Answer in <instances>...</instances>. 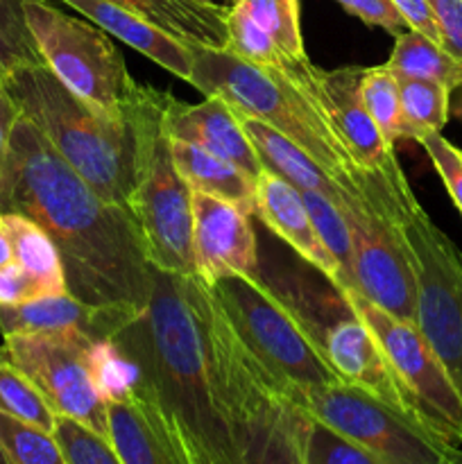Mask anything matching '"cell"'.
I'll use <instances>...</instances> for the list:
<instances>
[{
  "label": "cell",
  "mask_w": 462,
  "mask_h": 464,
  "mask_svg": "<svg viewBox=\"0 0 462 464\" xmlns=\"http://www.w3.org/2000/svg\"><path fill=\"white\" fill-rule=\"evenodd\" d=\"M0 213L27 218L53 238L72 297L134 313L148 306L152 266L130 208L100 198L23 113L0 170Z\"/></svg>",
  "instance_id": "1"
},
{
  "label": "cell",
  "mask_w": 462,
  "mask_h": 464,
  "mask_svg": "<svg viewBox=\"0 0 462 464\" xmlns=\"http://www.w3.org/2000/svg\"><path fill=\"white\" fill-rule=\"evenodd\" d=\"M113 343L175 420L197 464H243L217 390L197 304V275L152 267L149 302Z\"/></svg>",
  "instance_id": "2"
},
{
  "label": "cell",
  "mask_w": 462,
  "mask_h": 464,
  "mask_svg": "<svg viewBox=\"0 0 462 464\" xmlns=\"http://www.w3.org/2000/svg\"><path fill=\"white\" fill-rule=\"evenodd\" d=\"M3 77L23 116L43 131L68 166L100 198L127 208L139 163L134 118L102 116L68 91L48 66L16 68Z\"/></svg>",
  "instance_id": "3"
},
{
  "label": "cell",
  "mask_w": 462,
  "mask_h": 464,
  "mask_svg": "<svg viewBox=\"0 0 462 464\" xmlns=\"http://www.w3.org/2000/svg\"><path fill=\"white\" fill-rule=\"evenodd\" d=\"M190 84L204 98L225 100L238 116L254 118L284 134L344 190L358 193L353 179L362 170L351 161L315 98L281 68L256 66L229 50L193 45Z\"/></svg>",
  "instance_id": "4"
},
{
  "label": "cell",
  "mask_w": 462,
  "mask_h": 464,
  "mask_svg": "<svg viewBox=\"0 0 462 464\" xmlns=\"http://www.w3.org/2000/svg\"><path fill=\"white\" fill-rule=\"evenodd\" d=\"M166 95V91L145 86L134 107L139 163L127 208L139 227L149 266L170 275L195 276L193 193L177 172L170 143L161 130Z\"/></svg>",
  "instance_id": "5"
},
{
  "label": "cell",
  "mask_w": 462,
  "mask_h": 464,
  "mask_svg": "<svg viewBox=\"0 0 462 464\" xmlns=\"http://www.w3.org/2000/svg\"><path fill=\"white\" fill-rule=\"evenodd\" d=\"M401 166L358 172V193L344 190L338 208L351 234L353 284L365 299L403 322L417 320V279L394 213V195L406 184Z\"/></svg>",
  "instance_id": "6"
},
{
  "label": "cell",
  "mask_w": 462,
  "mask_h": 464,
  "mask_svg": "<svg viewBox=\"0 0 462 464\" xmlns=\"http://www.w3.org/2000/svg\"><path fill=\"white\" fill-rule=\"evenodd\" d=\"M208 288L249 352L302 406L313 388L338 383L302 317L261 276H222Z\"/></svg>",
  "instance_id": "7"
},
{
  "label": "cell",
  "mask_w": 462,
  "mask_h": 464,
  "mask_svg": "<svg viewBox=\"0 0 462 464\" xmlns=\"http://www.w3.org/2000/svg\"><path fill=\"white\" fill-rule=\"evenodd\" d=\"M23 12L50 72L102 116L130 121L145 86L130 75L107 32L48 0H25Z\"/></svg>",
  "instance_id": "8"
},
{
  "label": "cell",
  "mask_w": 462,
  "mask_h": 464,
  "mask_svg": "<svg viewBox=\"0 0 462 464\" xmlns=\"http://www.w3.org/2000/svg\"><path fill=\"white\" fill-rule=\"evenodd\" d=\"M394 213L417 279L415 324L462 394V252L430 220L408 181L394 195Z\"/></svg>",
  "instance_id": "9"
},
{
  "label": "cell",
  "mask_w": 462,
  "mask_h": 464,
  "mask_svg": "<svg viewBox=\"0 0 462 464\" xmlns=\"http://www.w3.org/2000/svg\"><path fill=\"white\" fill-rule=\"evenodd\" d=\"M379 340L406 411L448 447L462 444V394L415 322L374 306L358 290H340Z\"/></svg>",
  "instance_id": "10"
},
{
  "label": "cell",
  "mask_w": 462,
  "mask_h": 464,
  "mask_svg": "<svg viewBox=\"0 0 462 464\" xmlns=\"http://www.w3.org/2000/svg\"><path fill=\"white\" fill-rule=\"evenodd\" d=\"M303 408L380 464H456L460 458L456 447L435 438L415 417L342 381L313 388Z\"/></svg>",
  "instance_id": "11"
},
{
  "label": "cell",
  "mask_w": 462,
  "mask_h": 464,
  "mask_svg": "<svg viewBox=\"0 0 462 464\" xmlns=\"http://www.w3.org/2000/svg\"><path fill=\"white\" fill-rule=\"evenodd\" d=\"M3 338L0 358L36 385L54 415L71 417L107 438V403L95 390L86 365V349L98 338L82 331L12 334Z\"/></svg>",
  "instance_id": "12"
},
{
  "label": "cell",
  "mask_w": 462,
  "mask_h": 464,
  "mask_svg": "<svg viewBox=\"0 0 462 464\" xmlns=\"http://www.w3.org/2000/svg\"><path fill=\"white\" fill-rule=\"evenodd\" d=\"M293 311L302 317L324 361L342 383L367 390L380 401L408 412L379 340L338 288L326 297V311L306 313L297 306Z\"/></svg>",
  "instance_id": "13"
},
{
  "label": "cell",
  "mask_w": 462,
  "mask_h": 464,
  "mask_svg": "<svg viewBox=\"0 0 462 464\" xmlns=\"http://www.w3.org/2000/svg\"><path fill=\"white\" fill-rule=\"evenodd\" d=\"M281 71L315 98L338 139L342 140L347 154L361 170L388 172L399 166L394 145L385 140L383 131L362 104V68L347 66L322 71L311 63V59H303L285 62Z\"/></svg>",
  "instance_id": "14"
},
{
  "label": "cell",
  "mask_w": 462,
  "mask_h": 464,
  "mask_svg": "<svg viewBox=\"0 0 462 464\" xmlns=\"http://www.w3.org/2000/svg\"><path fill=\"white\" fill-rule=\"evenodd\" d=\"M190 202L197 276L208 285L231 275L258 279L256 234L249 222V213L204 193H193Z\"/></svg>",
  "instance_id": "15"
},
{
  "label": "cell",
  "mask_w": 462,
  "mask_h": 464,
  "mask_svg": "<svg viewBox=\"0 0 462 464\" xmlns=\"http://www.w3.org/2000/svg\"><path fill=\"white\" fill-rule=\"evenodd\" d=\"M109 442L122 464H197L179 426L148 388L107 403Z\"/></svg>",
  "instance_id": "16"
},
{
  "label": "cell",
  "mask_w": 462,
  "mask_h": 464,
  "mask_svg": "<svg viewBox=\"0 0 462 464\" xmlns=\"http://www.w3.org/2000/svg\"><path fill=\"white\" fill-rule=\"evenodd\" d=\"M161 130L168 139L199 145L226 159L240 168L254 184L265 170L245 134L238 113L220 98H207L202 104H186L168 93L163 102Z\"/></svg>",
  "instance_id": "17"
},
{
  "label": "cell",
  "mask_w": 462,
  "mask_h": 464,
  "mask_svg": "<svg viewBox=\"0 0 462 464\" xmlns=\"http://www.w3.org/2000/svg\"><path fill=\"white\" fill-rule=\"evenodd\" d=\"M254 216L288 243L299 256L311 263L320 275L326 276L333 288H342V272L338 263L331 256L329 249L322 243L320 234L315 231L308 208L303 204L302 193L288 181L270 170H263L256 179V207Z\"/></svg>",
  "instance_id": "18"
},
{
  "label": "cell",
  "mask_w": 462,
  "mask_h": 464,
  "mask_svg": "<svg viewBox=\"0 0 462 464\" xmlns=\"http://www.w3.org/2000/svg\"><path fill=\"white\" fill-rule=\"evenodd\" d=\"M139 313L125 308L89 306L71 293L27 299L18 306H0V334H59L82 331L93 338H113Z\"/></svg>",
  "instance_id": "19"
},
{
  "label": "cell",
  "mask_w": 462,
  "mask_h": 464,
  "mask_svg": "<svg viewBox=\"0 0 462 464\" xmlns=\"http://www.w3.org/2000/svg\"><path fill=\"white\" fill-rule=\"evenodd\" d=\"M62 3L80 12L86 21L98 25L100 30L118 36L122 44L134 48L136 53L145 54L154 63L166 68L168 72L190 84V80H193V45L166 34L145 18L136 16L130 9L109 3V0H62Z\"/></svg>",
  "instance_id": "20"
},
{
  "label": "cell",
  "mask_w": 462,
  "mask_h": 464,
  "mask_svg": "<svg viewBox=\"0 0 462 464\" xmlns=\"http://www.w3.org/2000/svg\"><path fill=\"white\" fill-rule=\"evenodd\" d=\"M188 45L226 50V12L213 0H109Z\"/></svg>",
  "instance_id": "21"
},
{
  "label": "cell",
  "mask_w": 462,
  "mask_h": 464,
  "mask_svg": "<svg viewBox=\"0 0 462 464\" xmlns=\"http://www.w3.org/2000/svg\"><path fill=\"white\" fill-rule=\"evenodd\" d=\"M168 143H170L172 163L190 193L213 195V198L236 204L245 213L254 216L256 184L240 168L199 145L177 139H168Z\"/></svg>",
  "instance_id": "22"
},
{
  "label": "cell",
  "mask_w": 462,
  "mask_h": 464,
  "mask_svg": "<svg viewBox=\"0 0 462 464\" xmlns=\"http://www.w3.org/2000/svg\"><path fill=\"white\" fill-rule=\"evenodd\" d=\"M238 118L243 122V130L247 134L249 143L254 145L265 170L279 175L281 179L294 186L299 193H320L324 198L333 199L335 204L340 202V198L344 193L342 186L324 168L317 166L299 145H294L284 134L274 131L272 127L263 125V122L254 121V118Z\"/></svg>",
  "instance_id": "23"
},
{
  "label": "cell",
  "mask_w": 462,
  "mask_h": 464,
  "mask_svg": "<svg viewBox=\"0 0 462 464\" xmlns=\"http://www.w3.org/2000/svg\"><path fill=\"white\" fill-rule=\"evenodd\" d=\"M14 247V261L32 281L34 297L68 293L63 263L57 245L36 222L16 213H3Z\"/></svg>",
  "instance_id": "24"
},
{
  "label": "cell",
  "mask_w": 462,
  "mask_h": 464,
  "mask_svg": "<svg viewBox=\"0 0 462 464\" xmlns=\"http://www.w3.org/2000/svg\"><path fill=\"white\" fill-rule=\"evenodd\" d=\"M388 66L397 77L439 82L451 91L462 82V62H457L433 39L415 30H406L394 36Z\"/></svg>",
  "instance_id": "25"
},
{
  "label": "cell",
  "mask_w": 462,
  "mask_h": 464,
  "mask_svg": "<svg viewBox=\"0 0 462 464\" xmlns=\"http://www.w3.org/2000/svg\"><path fill=\"white\" fill-rule=\"evenodd\" d=\"M399 98L406 139L417 143L424 136L442 131L451 116V89L439 82L399 77Z\"/></svg>",
  "instance_id": "26"
},
{
  "label": "cell",
  "mask_w": 462,
  "mask_h": 464,
  "mask_svg": "<svg viewBox=\"0 0 462 464\" xmlns=\"http://www.w3.org/2000/svg\"><path fill=\"white\" fill-rule=\"evenodd\" d=\"M231 5L243 9L274 41L285 62L308 59L299 25V0H234Z\"/></svg>",
  "instance_id": "27"
},
{
  "label": "cell",
  "mask_w": 462,
  "mask_h": 464,
  "mask_svg": "<svg viewBox=\"0 0 462 464\" xmlns=\"http://www.w3.org/2000/svg\"><path fill=\"white\" fill-rule=\"evenodd\" d=\"M86 365H89L91 379L104 403L122 401L140 383V372L136 362L111 338L93 340L89 344Z\"/></svg>",
  "instance_id": "28"
},
{
  "label": "cell",
  "mask_w": 462,
  "mask_h": 464,
  "mask_svg": "<svg viewBox=\"0 0 462 464\" xmlns=\"http://www.w3.org/2000/svg\"><path fill=\"white\" fill-rule=\"evenodd\" d=\"M361 95L362 104H365V109L374 118V122L383 131L385 140L390 145L406 139V127H403L401 116V98H399V77L394 75L388 63L362 68Z\"/></svg>",
  "instance_id": "29"
},
{
  "label": "cell",
  "mask_w": 462,
  "mask_h": 464,
  "mask_svg": "<svg viewBox=\"0 0 462 464\" xmlns=\"http://www.w3.org/2000/svg\"><path fill=\"white\" fill-rule=\"evenodd\" d=\"M0 449L9 464H68L50 430L5 412H0Z\"/></svg>",
  "instance_id": "30"
},
{
  "label": "cell",
  "mask_w": 462,
  "mask_h": 464,
  "mask_svg": "<svg viewBox=\"0 0 462 464\" xmlns=\"http://www.w3.org/2000/svg\"><path fill=\"white\" fill-rule=\"evenodd\" d=\"M302 198L322 243H324V247L329 249V254L335 258L340 272H342L344 285L340 290H356V284H353L351 234H349V225L344 220L342 211H340L333 199L324 198L320 193H302Z\"/></svg>",
  "instance_id": "31"
},
{
  "label": "cell",
  "mask_w": 462,
  "mask_h": 464,
  "mask_svg": "<svg viewBox=\"0 0 462 464\" xmlns=\"http://www.w3.org/2000/svg\"><path fill=\"white\" fill-rule=\"evenodd\" d=\"M0 412L50 430V433H53L54 420H57L36 385L5 358H0Z\"/></svg>",
  "instance_id": "32"
},
{
  "label": "cell",
  "mask_w": 462,
  "mask_h": 464,
  "mask_svg": "<svg viewBox=\"0 0 462 464\" xmlns=\"http://www.w3.org/2000/svg\"><path fill=\"white\" fill-rule=\"evenodd\" d=\"M25 0H0V72L25 66H45L36 41L27 27Z\"/></svg>",
  "instance_id": "33"
},
{
  "label": "cell",
  "mask_w": 462,
  "mask_h": 464,
  "mask_svg": "<svg viewBox=\"0 0 462 464\" xmlns=\"http://www.w3.org/2000/svg\"><path fill=\"white\" fill-rule=\"evenodd\" d=\"M226 50L245 62L265 68H281L285 63V57L279 53L274 41L236 5H231L226 12Z\"/></svg>",
  "instance_id": "34"
},
{
  "label": "cell",
  "mask_w": 462,
  "mask_h": 464,
  "mask_svg": "<svg viewBox=\"0 0 462 464\" xmlns=\"http://www.w3.org/2000/svg\"><path fill=\"white\" fill-rule=\"evenodd\" d=\"M53 435L68 464H122L109 438L86 429L71 417H57Z\"/></svg>",
  "instance_id": "35"
},
{
  "label": "cell",
  "mask_w": 462,
  "mask_h": 464,
  "mask_svg": "<svg viewBox=\"0 0 462 464\" xmlns=\"http://www.w3.org/2000/svg\"><path fill=\"white\" fill-rule=\"evenodd\" d=\"M306 464H380L374 456L311 415L306 426Z\"/></svg>",
  "instance_id": "36"
},
{
  "label": "cell",
  "mask_w": 462,
  "mask_h": 464,
  "mask_svg": "<svg viewBox=\"0 0 462 464\" xmlns=\"http://www.w3.org/2000/svg\"><path fill=\"white\" fill-rule=\"evenodd\" d=\"M421 148L426 150L428 159L433 161L439 179L447 186L453 204L462 213V150L448 143L442 134H428L419 140Z\"/></svg>",
  "instance_id": "37"
},
{
  "label": "cell",
  "mask_w": 462,
  "mask_h": 464,
  "mask_svg": "<svg viewBox=\"0 0 462 464\" xmlns=\"http://www.w3.org/2000/svg\"><path fill=\"white\" fill-rule=\"evenodd\" d=\"M335 3L344 12L351 14V16L361 18L365 25L380 27V30L390 32L392 36L408 30L403 16L397 12V7L390 0H335Z\"/></svg>",
  "instance_id": "38"
},
{
  "label": "cell",
  "mask_w": 462,
  "mask_h": 464,
  "mask_svg": "<svg viewBox=\"0 0 462 464\" xmlns=\"http://www.w3.org/2000/svg\"><path fill=\"white\" fill-rule=\"evenodd\" d=\"M442 36V48L462 62V0H428Z\"/></svg>",
  "instance_id": "39"
},
{
  "label": "cell",
  "mask_w": 462,
  "mask_h": 464,
  "mask_svg": "<svg viewBox=\"0 0 462 464\" xmlns=\"http://www.w3.org/2000/svg\"><path fill=\"white\" fill-rule=\"evenodd\" d=\"M390 3L401 14L408 30L421 32L424 36L433 39L435 44L442 45V36H439V27L435 23L433 12H430L428 0H390Z\"/></svg>",
  "instance_id": "40"
},
{
  "label": "cell",
  "mask_w": 462,
  "mask_h": 464,
  "mask_svg": "<svg viewBox=\"0 0 462 464\" xmlns=\"http://www.w3.org/2000/svg\"><path fill=\"white\" fill-rule=\"evenodd\" d=\"M27 299H34V288L23 267L16 261L0 267V306H18Z\"/></svg>",
  "instance_id": "41"
},
{
  "label": "cell",
  "mask_w": 462,
  "mask_h": 464,
  "mask_svg": "<svg viewBox=\"0 0 462 464\" xmlns=\"http://www.w3.org/2000/svg\"><path fill=\"white\" fill-rule=\"evenodd\" d=\"M18 116H21V109L14 102L12 93L5 86V77L0 72V170L5 166V157H7L9 148V136H12L14 125H16Z\"/></svg>",
  "instance_id": "42"
},
{
  "label": "cell",
  "mask_w": 462,
  "mask_h": 464,
  "mask_svg": "<svg viewBox=\"0 0 462 464\" xmlns=\"http://www.w3.org/2000/svg\"><path fill=\"white\" fill-rule=\"evenodd\" d=\"M14 261V247H12V238H9L7 225H5V218L0 213V267L9 266Z\"/></svg>",
  "instance_id": "43"
},
{
  "label": "cell",
  "mask_w": 462,
  "mask_h": 464,
  "mask_svg": "<svg viewBox=\"0 0 462 464\" xmlns=\"http://www.w3.org/2000/svg\"><path fill=\"white\" fill-rule=\"evenodd\" d=\"M451 116L462 121V82L451 91Z\"/></svg>",
  "instance_id": "44"
},
{
  "label": "cell",
  "mask_w": 462,
  "mask_h": 464,
  "mask_svg": "<svg viewBox=\"0 0 462 464\" xmlns=\"http://www.w3.org/2000/svg\"><path fill=\"white\" fill-rule=\"evenodd\" d=\"M0 464H9V460H7V458H5L3 449H0Z\"/></svg>",
  "instance_id": "45"
},
{
  "label": "cell",
  "mask_w": 462,
  "mask_h": 464,
  "mask_svg": "<svg viewBox=\"0 0 462 464\" xmlns=\"http://www.w3.org/2000/svg\"><path fill=\"white\" fill-rule=\"evenodd\" d=\"M456 464H462V453H460V458H457V460H456Z\"/></svg>",
  "instance_id": "46"
},
{
  "label": "cell",
  "mask_w": 462,
  "mask_h": 464,
  "mask_svg": "<svg viewBox=\"0 0 462 464\" xmlns=\"http://www.w3.org/2000/svg\"><path fill=\"white\" fill-rule=\"evenodd\" d=\"M231 3H234V0H231Z\"/></svg>",
  "instance_id": "47"
}]
</instances>
